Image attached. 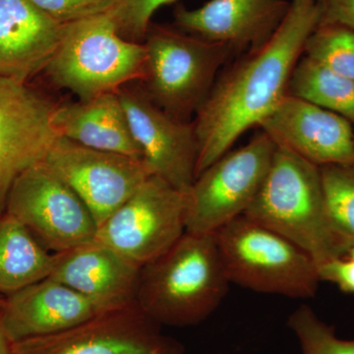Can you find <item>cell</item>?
<instances>
[{"label": "cell", "mask_w": 354, "mask_h": 354, "mask_svg": "<svg viewBox=\"0 0 354 354\" xmlns=\"http://www.w3.org/2000/svg\"><path fill=\"white\" fill-rule=\"evenodd\" d=\"M319 19L317 0H291L272 38L218 74L193 120L198 144L196 177L230 152L243 133L259 127L288 95L293 69Z\"/></svg>", "instance_id": "cell-1"}, {"label": "cell", "mask_w": 354, "mask_h": 354, "mask_svg": "<svg viewBox=\"0 0 354 354\" xmlns=\"http://www.w3.org/2000/svg\"><path fill=\"white\" fill-rule=\"evenodd\" d=\"M244 216L292 242L317 266L346 257L351 247L330 220L320 167L279 147Z\"/></svg>", "instance_id": "cell-2"}, {"label": "cell", "mask_w": 354, "mask_h": 354, "mask_svg": "<svg viewBox=\"0 0 354 354\" xmlns=\"http://www.w3.org/2000/svg\"><path fill=\"white\" fill-rule=\"evenodd\" d=\"M230 285L215 234L185 232L167 252L142 267L136 302L156 323L192 325L218 308Z\"/></svg>", "instance_id": "cell-3"}, {"label": "cell", "mask_w": 354, "mask_h": 354, "mask_svg": "<svg viewBox=\"0 0 354 354\" xmlns=\"http://www.w3.org/2000/svg\"><path fill=\"white\" fill-rule=\"evenodd\" d=\"M146 58L145 44L121 37L106 13L65 25L44 71L58 87L87 101L133 81L141 82Z\"/></svg>", "instance_id": "cell-4"}, {"label": "cell", "mask_w": 354, "mask_h": 354, "mask_svg": "<svg viewBox=\"0 0 354 354\" xmlns=\"http://www.w3.org/2000/svg\"><path fill=\"white\" fill-rule=\"evenodd\" d=\"M215 236L230 283L297 299L315 297L321 281L316 263L288 239L244 215Z\"/></svg>", "instance_id": "cell-5"}, {"label": "cell", "mask_w": 354, "mask_h": 354, "mask_svg": "<svg viewBox=\"0 0 354 354\" xmlns=\"http://www.w3.org/2000/svg\"><path fill=\"white\" fill-rule=\"evenodd\" d=\"M143 43L147 58L141 88L165 113L192 121L234 51L160 26H151Z\"/></svg>", "instance_id": "cell-6"}, {"label": "cell", "mask_w": 354, "mask_h": 354, "mask_svg": "<svg viewBox=\"0 0 354 354\" xmlns=\"http://www.w3.org/2000/svg\"><path fill=\"white\" fill-rule=\"evenodd\" d=\"M274 151L276 144L261 131L202 171L184 193L186 232L215 234L243 216L259 192Z\"/></svg>", "instance_id": "cell-7"}, {"label": "cell", "mask_w": 354, "mask_h": 354, "mask_svg": "<svg viewBox=\"0 0 354 354\" xmlns=\"http://www.w3.org/2000/svg\"><path fill=\"white\" fill-rule=\"evenodd\" d=\"M185 232L184 193L151 174L97 227L95 239L144 267L167 252Z\"/></svg>", "instance_id": "cell-8"}, {"label": "cell", "mask_w": 354, "mask_h": 354, "mask_svg": "<svg viewBox=\"0 0 354 354\" xmlns=\"http://www.w3.org/2000/svg\"><path fill=\"white\" fill-rule=\"evenodd\" d=\"M4 213L23 223L55 254L93 241L97 234L90 209L44 162L32 165L16 178Z\"/></svg>", "instance_id": "cell-9"}, {"label": "cell", "mask_w": 354, "mask_h": 354, "mask_svg": "<svg viewBox=\"0 0 354 354\" xmlns=\"http://www.w3.org/2000/svg\"><path fill=\"white\" fill-rule=\"evenodd\" d=\"M41 162L78 195L97 227L151 176L139 158L95 150L62 137Z\"/></svg>", "instance_id": "cell-10"}, {"label": "cell", "mask_w": 354, "mask_h": 354, "mask_svg": "<svg viewBox=\"0 0 354 354\" xmlns=\"http://www.w3.org/2000/svg\"><path fill=\"white\" fill-rule=\"evenodd\" d=\"M127 86L118 94L144 164L153 176L187 192L196 178L198 144L193 120H177L158 106L143 88Z\"/></svg>", "instance_id": "cell-11"}, {"label": "cell", "mask_w": 354, "mask_h": 354, "mask_svg": "<svg viewBox=\"0 0 354 354\" xmlns=\"http://www.w3.org/2000/svg\"><path fill=\"white\" fill-rule=\"evenodd\" d=\"M57 106L28 84L0 76V215L16 178L43 162L59 137L53 123Z\"/></svg>", "instance_id": "cell-12"}, {"label": "cell", "mask_w": 354, "mask_h": 354, "mask_svg": "<svg viewBox=\"0 0 354 354\" xmlns=\"http://www.w3.org/2000/svg\"><path fill=\"white\" fill-rule=\"evenodd\" d=\"M277 147L318 167L354 162L353 123L288 95L259 124Z\"/></svg>", "instance_id": "cell-13"}, {"label": "cell", "mask_w": 354, "mask_h": 354, "mask_svg": "<svg viewBox=\"0 0 354 354\" xmlns=\"http://www.w3.org/2000/svg\"><path fill=\"white\" fill-rule=\"evenodd\" d=\"M155 321L138 304L106 312L71 329L13 344L14 354H155L165 351Z\"/></svg>", "instance_id": "cell-14"}, {"label": "cell", "mask_w": 354, "mask_h": 354, "mask_svg": "<svg viewBox=\"0 0 354 354\" xmlns=\"http://www.w3.org/2000/svg\"><path fill=\"white\" fill-rule=\"evenodd\" d=\"M141 270L95 239L55 254L50 278L69 286L106 313L136 304Z\"/></svg>", "instance_id": "cell-15"}, {"label": "cell", "mask_w": 354, "mask_h": 354, "mask_svg": "<svg viewBox=\"0 0 354 354\" xmlns=\"http://www.w3.org/2000/svg\"><path fill=\"white\" fill-rule=\"evenodd\" d=\"M288 8L286 0H211L196 9H177L176 23L188 34L230 46L236 55L262 48Z\"/></svg>", "instance_id": "cell-16"}, {"label": "cell", "mask_w": 354, "mask_h": 354, "mask_svg": "<svg viewBox=\"0 0 354 354\" xmlns=\"http://www.w3.org/2000/svg\"><path fill=\"white\" fill-rule=\"evenodd\" d=\"M100 314L82 295L48 277L4 297L0 320L15 344L64 332Z\"/></svg>", "instance_id": "cell-17"}, {"label": "cell", "mask_w": 354, "mask_h": 354, "mask_svg": "<svg viewBox=\"0 0 354 354\" xmlns=\"http://www.w3.org/2000/svg\"><path fill=\"white\" fill-rule=\"evenodd\" d=\"M64 29L31 0H0V76L27 84L50 64Z\"/></svg>", "instance_id": "cell-18"}, {"label": "cell", "mask_w": 354, "mask_h": 354, "mask_svg": "<svg viewBox=\"0 0 354 354\" xmlns=\"http://www.w3.org/2000/svg\"><path fill=\"white\" fill-rule=\"evenodd\" d=\"M53 123L62 138L95 150L142 160L118 91L87 101L57 104Z\"/></svg>", "instance_id": "cell-19"}, {"label": "cell", "mask_w": 354, "mask_h": 354, "mask_svg": "<svg viewBox=\"0 0 354 354\" xmlns=\"http://www.w3.org/2000/svg\"><path fill=\"white\" fill-rule=\"evenodd\" d=\"M55 258L19 221L0 215V295L50 277Z\"/></svg>", "instance_id": "cell-20"}, {"label": "cell", "mask_w": 354, "mask_h": 354, "mask_svg": "<svg viewBox=\"0 0 354 354\" xmlns=\"http://www.w3.org/2000/svg\"><path fill=\"white\" fill-rule=\"evenodd\" d=\"M288 95L339 114L354 124V80L305 55L293 69Z\"/></svg>", "instance_id": "cell-21"}, {"label": "cell", "mask_w": 354, "mask_h": 354, "mask_svg": "<svg viewBox=\"0 0 354 354\" xmlns=\"http://www.w3.org/2000/svg\"><path fill=\"white\" fill-rule=\"evenodd\" d=\"M326 206L337 234L354 244V162L320 167Z\"/></svg>", "instance_id": "cell-22"}, {"label": "cell", "mask_w": 354, "mask_h": 354, "mask_svg": "<svg viewBox=\"0 0 354 354\" xmlns=\"http://www.w3.org/2000/svg\"><path fill=\"white\" fill-rule=\"evenodd\" d=\"M305 57L354 80V32L339 25H318L305 43Z\"/></svg>", "instance_id": "cell-23"}, {"label": "cell", "mask_w": 354, "mask_h": 354, "mask_svg": "<svg viewBox=\"0 0 354 354\" xmlns=\"http://www.w3.org/2000/svg\"><path fill=\"white\" fill-rule=\"evenodd\" d=\"M288 325L297 337L302 354H354V339L337 337L334 328L321 320L308 305L293 311Z\"/></svg>", "instance_id": "cell-24"}, {"label": "cell", "mask_w": 354, "mask_h": 354, "mask_svg": "<svg viewBox=\"0 0 354 354\" xmlns=\"http://www.w3.org/2000/svg\"><path fill=\"white\" fill-rule=\"evenodd\" d=\"M174 1L176 0H115L106 14L121 37L143 43L153 14Z\"/></svg>", "instance_id": "cell-25"}, {"label": "cell", "mask_w": 354, "mask_h": 354, "mask_svg": "<svg viewBox=\"0 0 354 354\" xmlns=\"http://www.w3.org/2000/svg\"><path fill=\"white\" fill-rule=\"evenodd\" d=\"M53 19L67 25L109 12L115 0H31Z\"/></svg>", "instance_id": "cell-26"}, {"label": "cell", "mask_w": 354, "mask_h": 354, "mask_svg": "<svg viewBox=\"0 0 354 354\" xmlns=\"http://www.w3.org/2000/svg\"><path fill=\"white\" fill-rule=\"evenodd\" d=\"M321 281L334 283L339 290L354 295V260L337 258L317 266Z\"/></svg>", "instance_id": "cell-27"}, {"label": "cell", "mask_w": 354, "mask_h": 354, "mask_svg": "<svg viewBox=\"0 0 354 354\" xmlns=\"http://www.w3.org/2000/svg\"><path fill=\"white\" fill-rule=\"evenodd\" d=\"M318 25H339L354 32V0H317Z\"/></svg>", "instance_id": "cell-28"}, {"label": "cell", "mask_w": 354, "mask_h": 354, "mask_svg": "<svg viewBox=\"0 0 354 354\" xmlns=\"http://www.w3.org/2000/svg\"><path fill=\"white\" fill-rule=\"evenodd\" d=\"M0 354H14L13 344L7 337L2 327L1 320H0Z\"/></svg>", "instance_id": "cell-29"}, {"label": "cell", "mask_w": 354, "mask_h": 354, "mask_svg": "<svg viewBox=\"0 0 354 354\" xmlns=\"http://www.w3.org/2000/svg\"><path fill=\"white\" fill-rule=\"evenodd\" d=\"M346 257L351 258V259L354 260V244H353V246L349 248L348 255H346Z\"/></svg>", "instance_id": "cell-30"}, {"label": "cell", "mask_w": 354, "mask_h": 354, "mask_svg": "<svg viewBox=\"0 0 354 354\" xmlns=\"http://www.w3.org/2000/svg\"><path fill=\"white\" fill-rule=\"evenodd\" d=\"M4 297L2 295H0V308H1L2 305H3Z\"/></svg>", "instance_id": "cell-31"}, {"label": "cell", "mask_w": 354, "mask_h": 354, "mask_svg": "<svg viewBox=\"0 0 354 354\" xmlns=\"http://www.w3.org/2000/svg\"><path fill=\"white\" fill-rule=\"evenodd\" d=\"M155 354H165V351H158V353H156Z\"/></svg>", "instance_id": "cell-32"}]
</instances>
